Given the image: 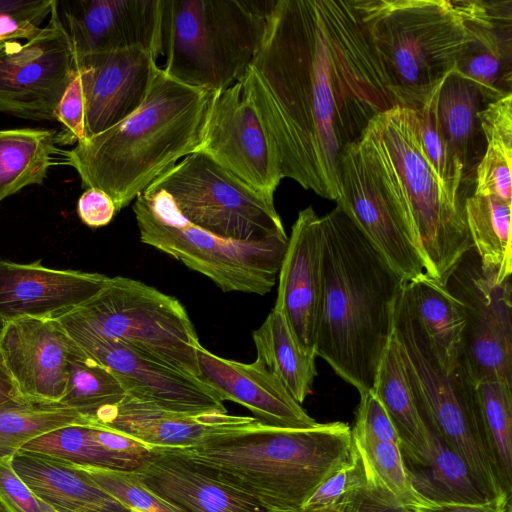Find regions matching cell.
<instances>
[{"mask_svg": "<svg viewBox=\"0 0 512 512\" xmlns=\"http://www.w3.org/2000/svg\"><path fill=\"white\" fill-rule=\"evenodd\" d=\"M283 178L339 198V160L396 107L357 0H275L240 81Z\"/></svg>", "mask_w": 512, "mask_h": 512, "instance_id": "obj_1", "label": "cell"}, {"mask_svg": "<svg viewBox=\"0 0 512 512\" xmlns=\"http://www.w3.org/2000/svg\"><path fill=\"white\" fill-rule=\"evenodd\" d=\"M322 299L315 353L359 393L372 389L404 280L338 206L321 216Z\"/></svg>", "mask_w": 512, "mask_h": 512, "instance_id": "obj_2", "label": "cell"}, {"mask_svg": "<svg viewBox=\"0 0 512 512\" xmlns=\"http://www.w3.org/2000/svg\"><path fill=\"white\" fill-rule=\"evenodd\" d=\"M215 94L158 67L141 106L63 151L62 163L77 172L83 188L108 194L119 212L178 160L199 151Z\"/></svg>", "mask_w": 512, "mask_h": 512, "instance_id": "obj_3", "label": "cell"}, {"mask_svg": "<svg viewBox=\"0 0 512 512\" xmlns=\"http://www.w3.org/2000/svg\"><path fill=\"white\" fill-rule=\"evenodd\" d=\"M160 451L205 467L273 512H301L318 487L355 456L351 428L343 422L308 429L259 422L193 447Z\"/></svg>", "mask_w": 512, "mask_h": 512, "instance_id": "obj_4", "label": "cell"}, {"mask_svg": "<svg viewBox=\"0 0 512 512\" xmlns=\"http://www.w3.org/2000/svg\"><path fill=\"white\" fill-rule=\"evenodd\" d=\"M358 144L385 194L416 234L427 276L440 285L472 248L465 210L451 204L421 149L414 110L375 116Z\"/></svg>", "mask_w": 512, "mask_h": 512, "instance_id": "obj_5", "label": "cell"}, {"mask_svg": "<svg viewBox=\"0 0 512 512\" xmlns=\"http://www.w3.org/2000/svg\"><path fill=\"white\" fill-rule=\"evenodd\" d=\"M397 106L421 107L473 41L466 0H357Z\"/></svg>", "mask_w": 512, "mask_h": 512, "instance_id": "obj_6", "label": "cell"}, {"mask_svg": "<svg viewBox=\"0 0 512 512\" xmlns=\"http://www.w3.org/2000/svg\"><path fill=\"white\" fill-rule=\"evenodd\" d=\"M275 0H163L165 72L222 91L240 82L260 47Z\"/></svg>", "mask_w": 512, "mask_h": 512, "instance_id": "obj_7", "label": "cell"}, {"mask_svg": "<svg viewBox=\"0 0 512 512\" xmlns=\"http://www.w3.org/2000/svg\"><path fill=\"white\" fill-rule=\"evenodd\" d=\"M392 336L426 428L468 464L494 498L511 501L501 487L488 450L477 384L462 353L446 363L440 361L411 311L403 286L394 308Z\"/></svg>", "mask_w": 512, "mask_h": 512, "instance_id": "obj_8", "label": "cell"}, {"mask_svg": "<svg viewBox=\"0 0 512 512\" xmlns=\"http://www.w3.org/2000/svg\"><path fill=\"white\" fill-rule=\"evenodd\" d=\"M58 321L69 335L118 340L164 365L200 374V342L185 307L139 280L109 277L97 294Z\"/></svg>", "mask_w": 512, "mask_h": 512, "instance_id": "obj_9", "label": "cell"}, {"mask_svg": "<svg viewBox=\"0 0 512 512\" xmlns=\"http://www.w3.org/2000/svg\"><path fill=\"white\" fill-rule=\"evenodd\" d=\"M140 240L209 278L224 292L265 295L276 284L288 238L243 242L201 229L163 190L148 187L133 204Z\"/></svg>", "mask_w": 512, "mask_h": 512, "instance_id": "obj_10", "label": "cell"}, {"mask_svg": "<svg viewBox=\"0 0 512 512\" xmlns=\"http://www.w3.org/2000/svg\"><path fill=\"white\" fill-rule=\"evenodd\" d=\"M149 187L165 191L185 219L218 237L243 242L288 238L274 201L202 152L187 155Z\"/></svg>", "mask_w": 512, "mask_h": 512, "instance_id": "obj_11", "label": "cell"}, {"mask_svg": "<svg viewBox=\"0 0 512 512\" xmlns=\"http://www.w3.org/2000/svg\"><path fill=\"white\" fill-rule=\"evenodd\" d=\"M76 71L59 2L54 0L47 24L34 36L0 44V112L55 121V109Z\"/></svg>", "mask_w": 512, "mask_h": 512, "instance_id": "obj_12", "label": "cell"}, {"mask_svg": "<svg viewBox=\"0 0 512 512\" xmlns=\"http://www.w3.org/2000/svg\"><path fill=\"white\" fill-rule=\"evenodd\" d=\"M444 286L462 305L465 326L461 351L474 382L512 384L511 279L502 284L491 282L471 248Z\"/></svg>", "mask_w": 512, "mask_h": 512, "instance_id": "obj_13", "label": "cell"}, {"mask_svg": "<svg viewBox=\"0 0 512 512\" xmlns=\"http://www.w3.org/2000/svg\"><path fill=\"white\" fill-rule=\"evenodd\" d=\"M338 205L404 280L428 278L416 234L393 206L365 159L358 140L339 160Z\"/></svg>", "mask_w": 512, "mask_h": 512, "instance_id": "obj_14", "label": "cell"}, {"mask_svg": "<svg viewBox=\"0 0 512 512\" xmlns=\"http://www.w3.org/2000/svg\"><path fill=\"white\" fill-rule=\"evenodd\" d=\"M198 152L274 201L282 171L241 82L216 92Z\"/></svg>", "mask_w": 512, "mask_h": 512, "instance_id": "obj_15", "label": "cell"}, {"mask_svg": "<svg viewBox=\"0 0 512 512\" xmlns=\"http://www.w3.org/2000/svg\"><path fill=\"white\" fill-rule=\"evenodd\" d=\"M69 336L113 373L126 395L170 411L227 413L219 394L197 376L164 365L118 340Z\"/></svg>", "mask_w": 512, "mask_h": 512, "instance_id": "obj_16", "label": "cell"}, {"mask_svg": "<svg viewBox=\"0 0 512 512\" xmlns=\"http://www.w3.org/2000/svg\"><path fill=\"white\" fill-rule=\"evenodd\" d=\"M59 3L76 63L91 55L131 48L147 50L157 59L163 55V0Z\"/></svg>", "mask_w": 512, "mask_h": 512, "instance_id": "obj_17", "label": "cell"}, {"mask_svg": "<svg viewBox=\"0 0 512 512\" xmlns=\"http://www.w3.org/2000/svg\"><path fill=\"white\" fill-rule=\"evenodd\" d=\"M157 60L147 50L131 48L91 55L76 63L85 139L116 125L141 106L159 67Z\"/></svg>", "mask_w": 512, "mask_h": 512, "instance_id": "obj_18", "label": "cell"}, {"mask_svg": "<svg viewBox=\"0 0 512 512\" xmlns=\"http://www.w3.org/2000/svg\"><path fill=\"white\" fill-rule=\"evenodd\" d=\"M72 342L58 320L22 318L4 323L0 352L21 397L38 403L60 402Z\"/></svg>", "mask_w": 512, "mask_h": 512, "instance_id": "obj_19", "label": "cell"}, {"mask_svg": "<svg viewBox=\"0 0 512 512\" xmlns=\"http://www.w3.org/2000/svg\"><path fill=\"white\" fill-rule=\"evenodd\" d=\"M322 262L321 216L309 206L298 213L288 237L274 307L283 313L300 346L313 353L322 299Z\"/></svg>", "mask_w": 512, "mask_h": 512, "instance_id": "obj_20", "label": "cell"}, {"mask_svg": "<svg viewBox=\"0 0 512 512\" xmlns=\"http://www.w3.org/2000/svg\"><path fill=\"white\" fill-rule=\"evenodd\" d=\"M108 276L0 258V320H58L97 294Z\"/></svg>", "mask_w": 512, "mask_h": 512, "instance_id": "obj_21", "label": "cell"}, {"mask_svg": "<svg viewBox=\"0 0 512 512\" xmlns=\"http://www.w3.org/2000/svg\"><path fill=\"white\" fill-rule=\"evenodd\" d=\"M259 423L254 417L228 413L193 414L162 409L126 395L92 418L95 427L126 435L152 450L196 446L206 438Z\"/></svg>", "mask_w": 512, "mask_h": 512, "instance_id": "obj_22", "label": "cell"}, {"mask_svg": "<svg viewBox=\"0 0 512 512\" xmlns=\"http://www.w3.org/2000/svg\"><path fill=\"white\" fill-rule=\"evenodd\" d=\"M200 374L223 401L236 402L261 424L308 429L318 425L281 382L258 361L242 363L220 357L201 344L197 348Z\"/></svg>", "mask_w": 512, "mask_h": 512, "instance_id": "obj_23", "label": "cell"}, {"mask_svg": "<svg viewBox=\"0 0 512 512\" xmlns=\"http://www.w3.org/2000/svg\"><path fill=\"white\" fill-rule=\"evenodd\" d=\"M134 472L149 491L180 512H273L178 454L152 450Z\"/></svg>", "mask_w": 512, "mask_h": 512, "instance_id": "obj_24", "label": "cell"}, {"mask_svg": "<svg viewBox=\"0 0 512 512\" xmlns=\"http://www.w3.org/2000/svg\"><path fill=\"white\" fill-rule=\"evenodd\" d=\"M466 7L473 41L454 70L488 104L512 93V0H466Z\"/></svg>", "mask_w": 512, "mask_h": 512, "instance_id": "obj_25", "label": "cell"}, {"mask_svg": "<svg viewBox=\"0 0 512 512\" xmlns=\"http://www.w3.org/2000/svg\"><path fill=\"white\" fill-rule=\"evenodd\" d=\"M12 464L34 494L56 512H131L77 465L24 450L12 456Z\"/></svg>", "mask_w": 512, "mask_h": 512, "instance_id": "obj_26", "label": "cell"}, {"mask_svg": "<svg viewBox=\"0 0 512 512\" xmlns=\"http://www.w3.org/2000/svg\"><path fill=\"white\" fill-rule=\"evenodd\" d=\"M436 114L448 145L474 185L475 171L485 151L479 119L487 104L478 87L454 69L435 90Z\"/></svg>", "mask_w": 512, "mask_h": 512, "instance_id": "obj_27", "label": "cell"}, {"mask_svg": "<svg viewBox=\"0 0 512 512\" xmlns=\"http://www.w3.org/2000/svg\"><path fill=\"white\" fill-rule=\"evenodd\" d=\"M427 430L431 451L429 461L413 464L403 460L409 482L425 505L500 501L490 494L468 464L442 438L431 429Z\"/></svg>", "mask_w": 512, "mask_h": 512, "instance_id": "obj_28", "label": "cell"}, {"mask_svg": "<svg viewBox=\"0 0 512 512\" xmlns=\"http://www.w3.org/2000/svg\"><path fill=\"white\" fill-rule=\"evenodd\" d=\"M371 391L384 407L398 435L403 460L426 464L431 455L428 430L417 408L393 336L383 353Z\"/></svg>", "mask_w": 512, "mask_h": 512, "instance_id": "obj_29", "label": "cell"}, {"mask_svg": "<svg viewBox=\"0 0 512 512\" xmlns=\"http://www.w3.org/2000/svg\"><path fill=\"white\" fill-rule=\"evenodd\" d=\"M252 337L256 361L281 382L296 402L302 404L311 393L317 375L316 354L300 346L283 313L275 307Z\"/></svg>", "mask_w": 512, "mask_h": 512, "instance_id": "obj_30", "label": "cell"}, {"mask_svg": "<svg viewBox=\"0 0 512 512\" xmlns=\"http://www.w3.org/2000/svg\"><path fill=\"white\" fill-rule=\"evenodd\" d=\"M57 131L18 128L0 130V202L21 189L40 185L62 160Z\"/></svg>", "mask_w": 512, "mask_h": 512, "instance_id": "obj_31", "label": "cell"}, {"mask_svg": "<svg viewBox=\"0 0 512 512\" xmlns=\"http://www.w3.org/2000/svg\"><path fill=\"white\" fill-rule=\"evenodd\" d=\"M511 208L494 196L472 194L465 201V218L481 270L495 284L511 279Z\"/></svg>", "mask_w": 512, "mask_h": 512, "instance_id": "obj_32", "label": "cell"}, {"mask_svg": "<svg viewBox=\"0 0 512 512\" xmlns=\"http://www.w3.org/2000/svg\"><path fill=\"white\" fill-rule=\"evenodd\" d=\"M403 291L440 361L457 358L465 326L461 303L445 286L427 278L404 281Z\"/></svg>", "mask_w": 512, "mask_h": 512, "instance_id": "obj_33", "label": "cell"}, {"mask_svg": "<svg viewBox=\"0 0 512 512\" xmlns=\"http://www.w3.org/2000/svg\"><path fill=\"white\" fill-rule=\"evenodd\" d=\"M479 119L485 151L476 167L473 194L512 203V93L486 104Z\"/></svg>", "mask_w": 512, "mask_h": 512, "instance_id": "obj_34", "label": "cell"}, {"mask_svg": "<svg viewBox=\"0 0 512 512\" xmlns=\"http://www.w3.org/2000/svg\"><path fill=\"white\" fill-rule=\"evenodd\" d=\"M68 425L93 426L88 418L59 403L23 397L0 404V457L13 456L29 441Z\"/></svg>", "mask_w": 512, "mask_h": 512, "instance_id": "obj_35", "label": "cell"}, {"mask_svg": "<svg viewBox=\"0 0 512 512\" xmlns=\"http://www.w3.org/2000/svg\"><path fill=\"white\" fill-rule=\"evenodd\" d=\"M67 370L66 390L59 404L77 411L91 424L96 412L118 404L126 396L113 373L74 339L68 354Z\"/></svg>", "mask_w": 512, "mask_h": 512, "instance_id": "obj_36", "label": "cell"}, {"mask_svg": "<svg viewBox=\"0 0 512 512\" xmlns=\"http://www.w3.org/2000/svg\"><path fill=\"white\" fill-rule=\"evenodd\" d=\"M79 466L135 471L142 462L117 454L98 437V427L68 425L47 432L21 449Z\"/></svg>", "mask_w": 512, "mask_h": 512, "instance_id": "obj_37", "label": "cell"}, {"mask_svg": "<svg viewBox=\"0 0 512 512\" xmlns=\"http://www.w3.org/2000/svg\"><path fill=\"white\" fill-rule=\"evenodd\" d=\"M482 425L488 450L503 491L512 495V384L477 383Z\"/></svg>", "mask_w": 512, "mask_h": 512, "instance_id": "obj_38", "label": "cell"}, {"mask_svg": "<svg viewBox=\"0 0 512 512\" xmlns=\"http://www.w3.org/2000/svg\"><path fill=\"white\" fill-rule=\"evenodd\" d=\"M352 440L368 483L411 509L425 505L409 482L398 444L370 439Z\"/></svg>", "mask_w": 512, "mask_h": 512, "instance_id": "obj_39", "label": "cell"}, {"mask_svg": "<svg viewBox=\"0 0 512 512\" xmlns=\"http://www.w3.org/2000/svg\"><path fill=\"white\" fill-rule=\"evenodd\" d=\"M79 466V465H77ZM81 467L105 492L131 512H180L149 491L134 471Z\"/></svg>", "mask_w": 512, "mask_h": 512, "instance_id": "obj_40", "label": "cell"}, {"mask_svg": "<svg viewBox=\"0 0 512 512\" xmlns=\"http://www.w3.org/2000/svg\"><path fill=\"white\" fill-rule=\"evenodd\" d=\"M54 0H0V42L27 40L49 17Z\"/></svg>", "mask_w": 512, "mask_h": 512, "instance_id": "obj_41", "label": "cell"}, {"mask_svg": "<svg viewBox=\"0 0 512 512\" xmlns=\"http://www.w3.org/2000/svg\"><path fill=\"white\" fill-rule=\"evenodd\" d=\"M365 482L364 467L355 449L352 462L322 483L304 504L301 512L331 510L346 494Z\"/></svg>", "mask_w": 512, "mask_h": 512, "instance_id": "obj_42", "label": "cell"}, {"mask_svg": "<svg viewBox=\"0 0 512 512\" xmlns=\"http://www.w3.org/2000/svg\"><path fill=\"white\" fill-rule=\"evenodd\" d=\"M0 509L3 512H56L18 475L12 456L0 457Z\"/></svg>", "mask_w": 512, "mask_h": 512, "instance_id": "obj_43", "label": "cell"}, {"mask_svg": "<svg viewBox=\"0 0 512 512\" xmlns=\"http://www.w3.org/2000/svg\"><path fill=\"white\" fill-rule=\"evenodd\" d=\"M360 394L352 438L370 439L399 445L398 435L376 395L371 391Z\"/></svg>", "mask_w": 512, "mask_h": 512, "instance_id": "obj_44", "label": "cell"}, {"mask_svg": "<svg viewBox=\"0 0 512 512\" xmlns=\"http://www.w3.org/2000/svg\"><path fill=\"white\" fill-rule=\"evenodd\" d=\"M54 120L62 125V131L57 132V143L76 144L85 139L84 103L78 71L55 109Z\"/></svg>", "mask_w": 512, "mask_h": 512, "instance_id": "obj_45", "label": "cell"}, {"mask_svg": "<svg viewBox=\"0 0 512 512\" xmlns=\"http://www.w3.org/2000/svg\"><path fill=\"white\" fill-rule=\"evenodd\" d=\"M331 512H412L393 496L367 481L346 494Z\"/></svg>", "mask_w": 512, "mask_h": 512, "instance_id": "obj_46", "label": "cell"}, {"mask_svg": "<svg viewBox=\"0 0 512 512\" xmlns=\"http://www.w3.org/2000/svg\"><path fill=\"white\" fill-rule=\"evenodd\" d=\"M77 213L85 225L99 228L108 225L117 210L108 194L97 188H88L78 199Z\"/></svg>", "mask_w": 512, "mask_h": 512, "instance_id": "obj_47", "label": "cell"}, {"mask_svg": "<svg viewBox=\"0 0 512 512\" xmlns=\"http://www.w3.org/2000/svg\"><path fill=\"white\" fill-rule=\"evenodd\" d=\"M413 512H512L511 501H491L485 504L424 505Z\"/></svg>", "mask_w": 512, "mask_h": 512, "instance_id": "obj_48", "label": "cell"}, {"mask_svg": "<svg viewBox=\"0 0 512 512\" xmlns=\"http://www.w3.org/2000/svg\"><path fill=\"white\" fill-rule=\"evenodd\" d=\"M19 398L21 395L0 352V404Z\"/></svg>", "mask_w": 512, "mask_h": 512, "instance_id": "obj_49", "label": "cell"}, {"mask_svg": "<svg viewBox=\"0 0 512 512\" xmlns=\"http://www.w3.org/2000/svg\"><path fill=\"white\" fill-rule=\"evenodd\" d=\"M3 326H4V322L2 320H0V334L2 332Z\"/></svg>", "mask_w": 512, "mask_h": 512, "instance_id": "obj_50", "label": "cell"}, {"mask_svg": "<svg viewBox=\"0 0 512 512\" xmlns=\"http://www.w3.org/2000/svg\"><path fill=\"white\" fill-rule=\"evenodd\" d=\"M318 512H331V511H318Z\"/></svg>", "mask_w": 512, "mask_h": 512, "instance_id": "obj_51", "label": "cell"}, {"mask_svg": "<svg viewBox=\"0 0 512 512\" xmlns=\"http://www.w3.org/2000/svg\"><path fill=\"white\" fill-rule=\"evenodd\" d=\"M0 512H3V511L0 509Z\"/></svg>", "mask_w": 512, "mask_h": 512, "instance_id": "obj_52", "label": "cell"}, {"mask_svg": "<svg viewBox=\"0 0 512 512\" xmlns=\"http://www.w3.org/2000/svg\"><path fill=\"white\" fill-rule=\"evenodd\" d=\"M1 43H2V42H0V44H1Z\"/></svg>", "mask_w": 512, "mask_h": 512, "instance_id": "obj_53", "label": "cell"}, {"mask_svg": "<svg viewBox=\"0 0 512 512\" xmlns=\"http://www.w3.org/2000/svg\"><path fill=\"white\" fill-rule=\"evenodd\" d=\"M413 512V511H412Z\"/></svg>", "mask_w": 512, "mask_h": 512, "instance_id": "obj_54", "label": "cell"}]
</instances>
